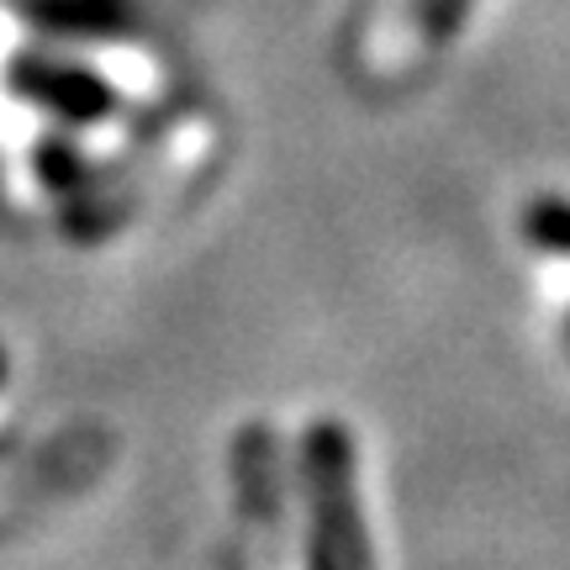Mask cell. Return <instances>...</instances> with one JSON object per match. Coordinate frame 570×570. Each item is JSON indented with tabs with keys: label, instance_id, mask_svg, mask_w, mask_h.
<instances>
[{
	"label": "cell",
	"instance_id": "6da1fadb",
	"mask_svg": "<svg viewBox=\"0 0 570 570\" xmlns=\"http://www.w3.org/2000/svg\"><path fill=\"white\" fill-rule=\"evenodd\" d=\"M227 111L175 42L106 0H0V223L122 244L223 180Z\"/></svg>",
	"mask_w": 570,
	"mask_h": 570
},
{
	"label": "cell",
	"instance_id": "3957f363",
	"mask_svg": "<svg viewBox=\"0 0 570 570\" xmlns=\"http://www.w3.org/2000/svg\"><path fill=\"white\" fill-rule=\"evenodd\" d=\"M512 254L533 281L554 291L550 302L570 327V190H533L512 206Z\"/></svg>",
	"mask_w": 570,
	"mask_h": 570
},
{
	"label": "cell",
	"instance_id": "7a4b0ae2",
	"mask_svg": "<svg viewBox=\"0 0 570 570\" xmlns=\"http://www.w3.org/2000/svg\"><path fill=\"white\" fill-rule=\"evenodd\" d=\"M481 17L487 0H348L338 69L370 101H402L444 75Z\"/></svg>",
	"mask_w": 570,
	"mask_h": 570
}]
</instances>
